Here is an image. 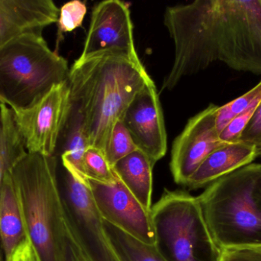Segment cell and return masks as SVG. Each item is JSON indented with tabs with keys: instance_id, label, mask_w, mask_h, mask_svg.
I'll return each mask as SVG.
<instances>
[{
	"instance_id": "cell-1",
	"label": "cell",
	"mask_w": 261,
	"mask_h": 261,
	"mask_svg": "<svg viewBox=\"0 0 261 261\" xmlns=\"http://www.w3.org/2000/svg\"><path fill=\"white\" fill-rule=\"evenodd\" d=\"M70 101L82 116L90 147L104 152L116 123L153 82L141 61L115 55L76 60L68 80Z\"/></svg>"
},
{
	"instance_id": "cell-2",
	"label": "cell",
	"mask_w": 261,
	"mask_h": 261,
	"mask_svg": "<svg viewBox=\"0 0 261 261\" xmlns=\"http://www.w3.org/2000/svg\"><path fill=\"white\" fill-rule=\"evenodd\" d=\"M11 175L26 239L39 261H59L66 228L56 156L28 153Z\"/></svg>"
},
{
	"instance_id": "cell-3",
	"label": "cell",
	"mask_w": 261,
	"mask_h": 261,
	"mask_svg": "<svg viewBox=\"0 0 261 261\" xmlns=\"http://www.w3.org/2000/svg\"><path fill=\"white\" fill-rule=\"evenodd\" d=\"M260 183L261 164L252 162L215 181L198 196L207 229L219 251L261 245Z\"/></svg>"
},
{
	"instance_id": "cell-4",
	"label": "cell",
	"mask_w": 261,
	"mask_h": 261,
	"mask_svg": "<svg viewBox=\"0 0 261 261\" xmlns=\"http://www.w3.org/2000/svg\"><path fill=\"white\" fill-rule=\"evenodd\" d=\"M67 60L53 52L41 32L24 34L0 46V104L25 110L68 80Z\"/></svg>"
},
{
	"instance_id": "cell-5",
	"label": "cell",
	"mask_w": 261,
	"mask_h": 261,
	"mask_svg": "<svg viewBox=\"0 0 261 261\" xmlns=\"http://www.w3.org/2000/svg\"><path fill=\"white\" fill-rule=\"evenodd\" d=\"M156 247L167 261H216L219 254L205 225L197 197L164 189L151 207Z\"/></svg>"
},
{
	"instance_id": "cell-6",
	"label": "cell",
	"mask_w": 261,
	"mask_h": 261,
	"mask_svg": "<svg viewBox=\"0 0 261 261\" xmlns=\"http://www.w3.org/2000/svg\"><path fill=\"white\" fill-rule=\"evenodd\" d=\"M164 26L174 43V60L162 90H172L186 76L206 69L219 60L213 0L169 6Z\"/></svg>"
},
{
	"instance_id": "cell-7",
	"label": "cell",
	"mask_w": 261,
	"mask_h": 261,
	"mask_svg": "<svg viewBox=\"0 0 261 261\" xmlns=\"http://www.w3.org/2000/svg\"><path fill=\"white\" fill-rule=\"evenodd\" d=\"M219 60L261 75V0H213Z\"/></svg>"
},
{
	"instance_id": "cell-8",
	"label": "cell",
	"mask_w": 261,
	"mask_h": 261,
	"mask_svg": "<svg viewBox=\"0 0 261 261\" xmlns=\"http://www.w3.org/2000/svg\"><path fill=\"white\" fill-rule=\"evenodd\" d=\"M67 237L81 261H123L110 242L85 181L64 168L59 180Z\"/></svg>"
},
{
	"instance_id": "cell-9",
	"label": "cell",
	"mask_w": 261,
	"mask_h": 261,
	"mask_svg": "<svg viewBox=\"0 0 261 261\" xmlns=\"http://www.w3.org/2000/svg\"><path fill=\"white\" fill-rule=\"evenodd\" d=\"M70 105L67 81L54 86L32 107L13 111L28 153L55 156Z\"/></svg>"
},
{
	"instance_id": "cell-10",
	"label": "cell",
	"mask_w": 261,
	"mask_h": 261,
	"mask_svg": "<svg viewBox=\"0 0 261 261\" xmlns=\"http://www.w3.org/2000/svg\"><path fill=\"white\" fill-rule=\"evenodd\" d=\"M115 55L140 62L134 41L129 7L119 0L98 3L92 12L90 29L78 61Z\"/></svg>"
},
{
	"instance_id": "cell-11",
	"label": "cell",
	"mask_w": 261,
	"mask_h": 261,
	"mask_svg": "<svg viewBox=\"0 0 261 261\" xmlns=\"http://www.w3.org/2000/svg\"><path fill=\"white\" fill-rule=\"evenodd\" d=\"M85 182L104 221L145 245H156L150 212L143 208L119 177L112 184L90 179H86Z\"/></svg>"
},
{
	"instance_id": "cell-12",
	"label": "cell",
	"mask_w": 261,
	"mask_h": 261,
	"mask_svg": "<svg viewBox=\"0 0 261 261\" xmlns=\"http://www.w3.org/2000/svg\"><path fill=\"white\" fill-rule=\"evenodd\" d=\"M218 106L211 104L190 118L173 144L170 171L175 182L186 185L202 162L224 143L216 127Z\"/></svg>"
},
{
	"instance_id": "cell-13",
	"label": "cell",
	"mask_w": 261,
	"mask_h": 261,
	"mask_svg": "<svg viewBox=\"0 0 261 261\" xmlns=\"http://www.w3.org/2000/svg\"><path fill=\"white\" fill-rule=\"evenodd\" d=\"M134 142L153 165L165 156L167 136L162 107L154 83L138 93L122 116Z\"/></svg>"
},
{
	"instance_id": "cell-14",
	"label": "cell",
	"mask_w": 261,
	"mask_h": 261,
	"mask_svg": "<svg viewBox=\"0 0 261 261\" xmlns=\"http://www.w3.org/2000/svg\"><path fill=\"white\" fill-rule=\"evenodd\" d=\"M59 13L51 0H0V46L24 34L42 33L58 22Z\"/></svg>"
},
{
	"instance_id": "cell-15",
	"label": "cell",
	"mask_w": 261,
	"mask_h": 261,
	"mask_svg": "<svg viewBox=\"0 0 261 261\" xmlns=\"http://www.w3.org/2000/svg\"><path fill=\"white\" fill-rule=\"evenodd\" d=\"M256 147L244 143L225 144L213 151L192 175L185 185L193 189L208 186L258 157Z\"/></svg>"
},
{
	"instance_id": "cell-16",
	"label": "cell",
	"mask_w": 261,
	"mask_h": 261,
	"mask_svg": "<svg viewBox=\"0 0 261 261\" xmlns=\"http://www.w3.org/2000/svg\"><path fill=\"white\" fill-rule=\"evenodd\" d=\"M26 239L11 171L3 179L0 191V244L6 261Z\"/></svg>"
},
{
	"instance_id": "cell-17",
	"label": "cell",
	"mask_w": 261,
	"mask_h": 261,
	"mask_svg": "<svg viewBox=\"0 0 261 261\" xmlns=\"http://www.w3.org/2000/svg\"><path fill=\"white\" fill-rule=\"evenodd\" d=\"M153 164L141 150L130 153L113 167L115 173L143 208L150 212Z\"/></svg>"
},
{
	"instance_id": "cell-18",
	"label": "cell",
	"mask_w": 261,
	"mask_h": 261,
	"mask_svg": "<svg viewBox=\"0 0 261 261\" xmlns=\"http://www.w3.org/2000/svg\"><path fill=\"white\" fill-rule=\"evenodd\" d=\"M59 144H61L63 167L77 179L85 181L84 157L90 145L82 116L77 107L72 102L65 126L60 137L58 145Z\"/></svg>"
},
{
	"instance_id": "cell-19",
	"label": "cell",
	"mask_w": 261,
	"mask_h": 261,
	"mask_svg": "<svg viewBox=\"0 0 261 261\" xmlns=\"http://www.w3.org/2000/svg\"><path fill=\"white\" fill-rule=\"evenodd\" d=\"M28 151L17 127L13 110L0 104V191L3 179Z\"/></svg>"
},
{
	"instance_id": "cell-20",
	"label": "cell",
	"mask_w": 261,
	"mask_h": 261,
	"mask_svg": "<svg viewBox=\"0 0 261 261\" xmlns=\"http://www.w3.org/2000/svg\"><path fill=\"white\" fill-rule=\"evenodd\" d=\"M106 232L123 261H167L156 245H145L103 220Z\"/></svg>"
},
{
	"instance_id": "cell-21",
	"label": "cell",
	"mask_w": 261,
	"mask_h": 261,
	"mask_svg": "<svg viewBox=\"0 0 261 261\" xmlns=\"http://www.w3.org/2000/svg\"><path fill=\"white\" fill-rule=\"evenodd\" d=\"M138 150L123 121L119 120L113 127L104 150L109 163L113 167L118 162Z\"/></svg>"
},
{
	"instance_id": "cell-22",
	"label": "cell",
	"mask_w": 261,
	"mask_h": 261,
	"mask_svg": "<svg viewBox=\"0 0 261 261\" xmlns=\"http://www.w3.org/2000/svg\"><path fill=\"white\" fill-rule=\"evenodd\" d=\"M84 177L104 184H112L117 179L113 167L100 149L89 147L84 157Z\"/></svg>"
},
{
	"instance_id": "cell-23",
	"label": "cell",
	"mask_w": 261,
	"mask_h": 261,
	"mask_svg": "<svg viewBox=\"0 0 261 261\" xmlns=\"http://www.w3.org/2000/svg\"><path fill=\"white\" fill-rule=\"evenodd\" d=\"M261 100V81L249 91L231 102L218 107L216 113V127L221 131L234 117L248 110L254 103Z\"/></svg>"
},
{
	"instance_id": "cell-24",
	"label": "cell",
	"mask_w": 261,
	"mask_h": 261,
	"mask_svg": "<svg viewBox=\"0 0 261 261\" xmlns=\"http://www.w3.org/2000/svg\"><path fill=\"white\" fill-rule=\"evenodd\" d=\"M87 12V6L84 2L73 0L65 3L60 9L58 38H61L63 34L73 32L82 26Z\"/></svg>"
},
{
	"instance_id": "cell-25",
	"label": "cell",
	"mask_w": 261,
	"mask_h": 261,
	"mask_svg": "<svg viewBox=\"0 0 261 261\" xmlns=\"http://www.w3.org/2000/svg\"><path fill=\"white\" fill-rule=\"evenodd\" d=\"M260 101L254 103L248 110H245L243 113H240L234 119L231 120L227 124L226 127H224L219 132V139H221L222 143H224V144H232V143L239 142L241 135L248 126L257 104L260 103Z\"/></svg>"
},
{
	"instance_id": "cell-26",
	"label": "cell",
	"mask_w": 261,
	"mask_h": 261,
	"mask_svg": "<svg viewBox=\"0 0 261 261\" xmlns=\"http://www.w3.org/2000/svg\"><path fill=\"white\" fill-rule=\"evenodd\" d=\"M216 261H261V245L223 248Z\"/></svg>"
},
{
	"instance_id": "cell-27",
	"label": "cell",
	"mask_w": 261,
	"mask_h": 261,
	"mask_svg": "<svg viewBox=\"0 0 261 261\" xmlns=\"http://www.w3.org/2000/svg\"><path fill=\"white\" fill-rule=\"evenodd\" d=\"M239 142L256 147L259 154L261 150V101L257 104L248 126L241 135Z\"/></svg>"
},
{
	"instance_id": "cell-28",
	"label": "cell",
	"mask_w": 261,
	"mask_h": 261,
	"mask_svg": "<svg viewBox=\"0 0 261 261\" xmlns=\"http://www.w3.org/2000/svg\"><path fill=\"white\" fill-rule=\"evenodd\" d=\"M7 261H39L32 244L25 239Z\"/></svg>"
},
{
	"instance_id": "cell-29",
	"label": "cell",
	"mask_w": 261,
	"mask_h": 261,
	"mask_svg": "<svg viewBox=\"0 0 261 261\" xmlns=\"http://www.w3.org/2000/svg\"><path fill=\"white\" fill-rule=\"evenodd\" d=\"M59 261H81L67 237V231L60 245Z\"/></svg>"
},
{
	"instance_id": "cell-30",
	"label": "cell",
	"mask_w": 261,
	"mask_h": 261,
	"mask_svg": "<svg viewBox=\"0 0 261 261\" xmlns=\"http://www.w3.org/2000/svg\"><path fill=\"white\" fill-rule=\"evenodd\" d=\"M257 196H258V201L261 207V183L260 186H259L258 191H257Z\"/></svg>"
},
{
	"instance_id": "cell-31",
	"label": "cell",
	"mask_w": 261,
	"mask_h": 261,
	"mask_svg": "<svg viewBox=\"0 0 261 261\" xmlns=\"http://www.w3.org/2000/svg\"><path fill=\"white\" fill-rule=\"evenodd\" d=\"M0 261H3V256H2L1 251H0Z\"/></svg>"
},
{
	"instance_id": "cell-32",
	"label": "cell",
	"mask_w": 261,
	"mask_h": 261,
	"mask_svg": "<svg viewBox=\"0 0 261 261\" xmlns=\"http://www.w3.org/2000/svg\"><path fill=\"white\" fill-rule=\"evenodd\" d=\"M259 156H261V150L259 152Z\"/></svg>"
}]
</instances>
